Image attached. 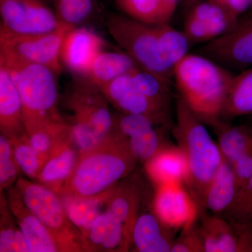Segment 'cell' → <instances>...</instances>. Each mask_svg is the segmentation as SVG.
I'll return each mask as SVG.
<instances>
[{"mask_svg":"<svg viewBox=\"0 0 252 252\" xmlns=\"http://www.w3.org/2000/svg\"><path fill=\"white\" fill-rule=\"evenodd\" d=\"M73 26L63 23L54 31L31 35L0 32V54L49 68L56 74L61 71V45Z\"/></svg>","mask_w":252,"mask_h":252,"instance_id":"cell-7","label":"cell"},{"mask_svg":"<svg viewBox=\"0 0 252 252\" xmlns=\"http://www.w3.org/2000/svg\"><path fill=\"white\" fill-rule=\"evenodd\" d=\"M198 228L205 252H239L238 231L223 217L205 215Z\"/></svg>","mask_w":252,"mask_h":252,"instance_id":"cell-22","label":"cell"},{"mask_svg":"<svg viewBox=\"0 0 252 252\" xmlns=\"http://www.w3.org/2000/svg\"><path fill=\"white\" fill-rule=\"evenodd\" d=\"M223 158L233 164L252 149V126H232L220 120L212 126Z\"/></svg>","mask_w":252,"mask_h":252,"instance_id":"cell-24","label":"cell"},{"mask_svg":"<svg viewBox=\"0 0 252 252\" xmlns=\"http://www.w3.org/2000/svg\"><path fill=\"white\" fill-rule=\"evenodd\" d=\"M0 201V252H30L24 235L10 211L2 191Z\"/></svg>","mask_w":252,"mask_h":252,"instance_id":"cell-28","label":"cell"},{"mask_svg":"<svg viewBox=\"0 0 252 252\" xmlns=\"http://www.w3.org/2000/svg\"><path fill=\"white\" fill-rule=\"evenodd\" d=\"M112 190L91 198L61 197L68 218L80 233L81 243L94 220L105 210L104 207Z\"/></svg>","mask_w":252,"mask_h":252,"instance_id":"cell-23","label":"cell"},{"mask_svg":"<svg viewBox=\"0 0 252 252\" xmlns=\"http://www.w3.org/2000/svg\"><path fill=\"white\" fill-rule=\"evenodd\" d=\"M9 138L20 172L31 180H37L41 167L40 160L30 144L26 132Z\"/></svg>","mask_w":252,"mask_h":252,"instance_id":"cell-32","label":"cell"},{"mask_svg":"<svg viewBox=\"0 0 252 252\" xmlns=\"http://www.w3.org/2000/svg\"><path fill=\"white\" fill-rule=\"evenodd\" d=\"M185 184L158 186L154 198V212L162 223L173 230L193 225L198 215V205Z\"/></svg>","mask_w":252,"mask_h":252,"instance_id":"cell-11","label":"cell"},{"mask_svg":"<svg viewBox=\"0 0 252 252\" xmlns=\"http://www.w3.org/2000/svg\"><path fill=\"white\" fill-rule=\"evenodd\" d=\"M106 25L114 40L139 67L170 85L174 70L162 51L160 25L147 24L119 15L109 16Z\"/></svg>","mask_w":252,"mask_h":252,"instance_id":"cell-5","label":"cell"},{"mask_svg":"<svg viewBox=\"0 0 252 252\" xmlns=\"http://www.w3.org/2000/svg\"><path fill=\"white\" fill-rule=\"evenodd\" d=\"M14 186L28 210L63 242L68 252H83L80 233L68 218L59 194L21 177Z\"/></svg>","mask_w":252,"mask_h":252,"instance_id":"cell-6","label":"cell"},{"mask_svg":"<svg viewBox=\"0 0 252 252\" xmlns=\"http://www.w3.org/2000/svg\"><path fill=\"white\" fill-rule=\"evenodd\" d=\"M177 122L174 134L187 158L188 187L198 202L207 186L223 161V156L204 123L187 107L183 99L177 102Z\"/></svg>","mask_w":252,"mask_h":252,"instance_id":"cell-3","label":"cell"},{"mask_svg":"<svg viewBox=\"0 0 252 252\" xmlns=\"http://www.w3.org/2000/svg\"><path fill=\"white\" fill-rule=\"evenodd\" d=\"M218 5L233 18L239 17L248 9H251L252 0H207Z\"/></svg>","mask_w":252,"mask_h":252,"instance_id":"cell-39","label":"cell"},{"mask_svg":"<svg viewBox=\"0 0 252 252\" xmlns=\"http://www.w3.org/2000/svg\"><path fill=\"white\" fill-rule=\"evenodd\" d=\"M251 9V11H252V7H251V9Z\"/></svg>","mask_w":252,"mask_h":252,"instance_id":"cell-42","label":"cell"},{"mask_svg":"<svg viewBox=\"0 0 252 252\" xmlns=\"http://www.w3.org/2000/svg\"><path fill=\"white\" fill-rule=\"evenodd\" d=\"M79 151L71 130L60 139L39 172L37 181L59 194L72 175L79 159Z\"/></svg>","mask_w":252,"mask_h":252,"instance_id":"cell-15","label":"cell"},{"mask_svg":"<svg viewBox=\"0 0 252 252\" xmlns=\"http://www.w3.org/2000/svg\"><path fill=\"white\" fill-rule=\"evenodd\" d=\"M222 215L236 228L252 223V177L239 189L234 201Z\"/></svg>","mask_w":252,"mask_h":252,"instance_id":"cell-33","label":"cell"},{"mask_svg":"<svg viewBox=\"0 0 252 252\" xmlns=\"http://www.w3.org/2000/svg\"><path fill=\"white\" fill-rule=\"evenodd\" d=\"M99 90L109 103L122 113L144 114L167 122V108L137 90L130 72L116 78Z\"/></svg>","mask_w":252,"mask_h":252,"instance_id":"cell-13","label":"cell"},{"mask_svg":"<svg viewBox=\"0 0 252 252\" xmlns=\"http://www.w3.org/2000/svg\"><path fill=\"white\" fill-rule=\"evenodd\" d=\"M139 67L126 53L102 52L94 59L86 77L96 87H102L118 77Z\"/></svg>","mask_w":252,"mask_h":252,"instance_id":"cell-26","label":"cell"},{"mask_svg":"<svg viewBox=\"0 0 252 252\" xmlns=\"http://www.w3.org/2000/svg\"><path fill=\"white\" fill-rule=\"evenodd\" d=\"M231 165L239 190L252 177V149Z\"/></svg>","mask_w":252,"mask_h":252,"instance_id":"cell-38","label":"cell"},{"mask_svg":"<svg viewBox=\"0 0 252 252\" xmlns=\"http://www.w3.org/2000/svg\"><path fill=\"white\" fill-rule=\"evenodd\" d=\"M184 32L191 44L209 42L224 34L225 32L221 28L188 16L186 19Z\"/></svg>","mask_w":252,"mask_h":252,"instance_id":"cell-36","label":"cell"},{"mask_svg":"<svg viewBox=\"0 0 252 252\" xmlns=\"http://www.w3.org/2000/svg\"><path fill=\"white\" fill-rule=\"evenodd\" d=\"M144 164L149 177L157 187L172 184H188V162L183 151L178 146H164Z\"/></svg>","mask_w":252,"mask_h":252,"instance_id":"cell-17","label":"cell"},{"mask_svg":"<svg viewBox=\"0 0 252 252\" xmlns=\"http://www.w3.org/2000/svg\"><path fill=\"white\" fill-rule=\"evenodd\" d=\"M103 46L102 38L94 32L73 28L63 39L60 58L69 70L86 76Z\"/></svg>","mask_w":252,"mask_h":252,"instance_id":"cell-14","label":"cell"},{"mask_svg":"<svg viewBox=\"0 0 252 252\" xmlns=\"http://www.w3.org/2000/svg\"><path fill=\"white\" fill-rule=\"evenodd\" d=\"M235 228L238 233L239 252H252V223Z\"/></svg>","mask_w":252,"mask_h":252,"instance_id":"cell-40","label":"cell"},{"mask_svg":"<svg viewBox=\"0 0 252 252\" xmlns=\"http://www.w3.org/2000/svg\"><path fill=\"white\" fill-rule=\"evenodd\" d=\"M6 198L10 211L24 235L30 252H68L63 242L28 210L15 186L7 189Z\"/></svg>","mask_w":252,"mask_h":252,"instance_id":"cell-12","label":"cell"},{"mask_svg":"<svg viewBox=\"0 0 252 252\" xmlns=\"http://www.w3.org/2000/svg\"><path fill=\"white\" fill-rule=\"evenodd\" d=\"M162 49L167 64L172 69L187 56L190 41L184 32L177 31L169 23L160 25Z\"/></svg>","mask_w":252,"mask_h":252,"instance_id":"cell-31","label":"cell"},{"mask_svg":"<svg viewBox=\"0 0 252 252\" xmlns=\"http://www.w3.org/2000/svg\"><path fill=\"white\" fill-rule=\"evenodd\" d=\"M0 64L7 68L19 92L25 128L61 117L57 109L59 93L54 71L1 54Z\"/></svg>","mask_w":252,"mask_h":252,"instance_id":"cell-4","label":"cell"},{"mask_svg":"<svg viewBox=\"0 0 252 252\" xmlns=\"http://www.w3.org/2000/svg\"><path fill=\"white\" fill-rule=\"evenodd\" d=\"M233 74L200 54H187L174 69L181 98L204 124L220 120Z\"/></svg>","mask_w":252,"mask_h":252,"instance_id":"cell-2","label":"cell"},{"mask_svg":"<svg viewBox=\"0 0 252 252\" xmlns=\"http://www.w3.org/2000/svg\"><path fill=\"white\" fill-rule=\"evenodd\" d=\"M137 162L125 140L112 132L94 148L80 154L59 195L76 198L102 195L128 177Z\"/></svg>","mask_w":252,"mask_h":252,"instance_id":"cell-1","label":"cell"},{"mask_svg":"<svg viewBox=\"0 0 252 252\" xmlns=\"http://www.w3.org/2000/svg\"><path fill=\"white\" fill-rule=\"evenodd\" d=\"M173 230L164 224L154 212L138 215L132 233V245L140 252H171Z\"/></svg>","mask_w":252,"mask_h":252,"instance_id":"cell-18","label":"cell"},{"mask_svg":"<svg viewBox=\"0 0 252 252\" xmlns=\"http://www.w3.org/2000/svg\"><path fill=\"white\" fill-rule=\"evenodd\" d=\"M109 103L99 89L90 82L76 86L67 99L73 114L72 122L91 127L102 140L114 129V115Z\"/></svg>","mask_w":252,"mask_h":252,"instance_id":"cell-10","label":"cell"},{"mask_svg":"<svg viewBox=\"0 0 252 252\" xmlns=\"http://www.w3.org/2000/svg\"><path fill=\"white\" fill-rule=\"evenodd\" d=\"M172 252H205L203 240L196 223L182 230L174 241Z\"/></svg>","mask_w":252,"mask_h":252,"instance_id":"cell-37","label":"cell"},{"mask_svg":"<svg viewBox=\"0 0 252 252\" xmlns=\"http://www.w3.org/2000/svg\"><path fill=\"white\" fill-rule=\"evenodd\" d=\"M20 170L15 160L11 140L1 134L0 135V190L2 191L16 184Z\"/></svg>","mask_w":252,"mask_h":252,"instance_id":"cell-35","label":"cell"},{"mask_svg":"<svg viewBox=\"0 0 252 252\" xmlns=\"http://www.w3.org/2000/svg\"><path fill=\"white\" fill-rule=\"evenodd\" d=\"M83 252H127L131 236L126 227L104 210L82 240Z\"/></svg>","mask_w":252,"mask_h":252,"instance_id":"cell-16","label":"cell"},{"mask_svg":"<svg viewBox=\"0 0 252 252\" xmlns=\"http://www.w3.org/2000/svg\"><path fill=\"white\" fill-rule=\"evenodd\" d=\"M118 6L128 16L149 25L170 23L176 7L169 0H116Z\"/></svg>","mask_w":252,"mask_h":252,"instance_id":"cell-27","label":"cell"},{"mask_svg":"<svg viewBox=\"0 0 252 252\" xmlns=\"http://www.w3.org/2000/svg\"><path fill=\"white\" fill-rule=\"evenodd\" d=\"M238 191L233 167L223 158L198 202L212 213L223 215L234 201Z\"/></svg>","mask_w":252,"mask_h":252,"instance_id":"cell-20","label":"cell"},{"mask_svg":"<svg viewBox=\"0 0 252 252\" xmlns=\"http://www.w3.org/2000/svg\"><path fill=\"white\" fill-rule=\"evenodd\" d=\"M197 51L228 70L252 66V13Z\"/></svg>","mask_w":252,"mask_h":252,"instance_id":"cell-9","label":"cell"},{"mask_svg":"<svg viewBox=\"0 0 252 252\" xmlns=\"http://www.w3.org/2000/svg\"><path fill=\"white\" fill-rule=\"evenodd\" d=\"M0 129L12 137L26 132L23 104L17 87L7 68L0 64Z\"/></svg>","mask_w":252,"mask_h":252,"instance_id":"cell-19","label":"cell"},{"mask_svg":"<svg viewBox=\"0 0 252 252\" xmlns=\"http://www.w3.org/2000/svg\"><path fill=\"white\" fill-rule=\"evenodd\" d=\"M202 0H185V7L186 9L190 10L195 5L201 2Z\"/></svg>","mask_w":252,"mask_h":252,"instance_id":"cell-41","label":"cell"},{"mask_svg":"<svg viewBox=\"0 0 252 252\" xmlns=\"http://www.w3.org/2000/svg\"><path fill=\"white\" fill-rule=\"evenodd\" d=\"M123 139L127 142L137 161L144 163L166 145L164 143L163 135L156 126L140 129Z\"/></svg>","mask_w":252,"mask_h":252,"instance_id":"cell-29","label":"cell"},{"mask_svg":"<svg viewBox=\"0 0 252 252\" xmlns=\"http://www.w3.org/2000/svg\"><path fill=\"white\" fill-rule=\"evenodd\" d=\"M132 182L116 185L107 198L105 209L111 216L126 227L131 236L142 201L140 186L137 182Z\"/></svg>","mask_w":252,"mask_h":252,"instance_id":"cell-21","label":"cell"},{"mask_svg":"<svg viewBox=\"0 0 252 252\" xmlns=\"http://www.w3.org/2000/svg\"><path fill=\"white\" fill-rule=\"evenodd\" d=\"M252 115V67L233 76L228 91L220 120Z\"/></svg>","mask_w":252,"mask_h":252,"instance_id":"cell-25","label":"cell"},{"mask_svg":"<svg viewBox=\"0 0 252 252\" xmlns=\"http://www.w3.org/2000/svg\"><path fill=\"white\" fill-rule=\"evenodd\" d=\"M0 32L14 35L49 32L63 23L40 0H0Z\"/></svg>","mask_w":252,"mask_h":252,"instance_id":"cell-8","label":"cell"},{"mask_svg":"<svg viewBox=\"0 0 252 252\" xmlns=\"http://www.w3.org/2000/svg\"><path fill=\"white\" fill-rule=\"evenodd\" d=\"M56 15L60 21L76 27L91 14L93 0H54Z\"/></svg>","mask_w":252,"mask_h":252,"instance_id":"cell-34","label":"cell"},{"mask_svg":"<svg viewBox=\"0 0 252 252\" xmlns=\"http://www.w3.org/2000/svg\"><path fill=\"white\" fill-rule=\"evenodd\" d=\"M136 89L144 95L167 108L170 101V84L141 67L130 72Z\"/></svg>","mask_w":252,"mask_h":252,"instance_id":"cell-30","label":"cell"}]
</instances>
